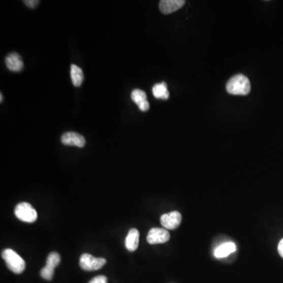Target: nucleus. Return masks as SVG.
<instances>
[{"mask_svg":"<svg viewBox=\"0 0 283 283\" xmlns=\"http://www.w3.org/2000/svg\"><path fill=\"white\" fill-rule=\"evenodd\" d=\"M226 89L229 94L234 96H246L250 92V81L245 75H235L228 80Z\"/></svg>","mask_w":283,"mask_h":283,"instance_id":"f257e3e1","label":"nucleus"},{"mask_svg":"<svg viewBox=\"0 0 283 283\" xmlns=\"http://www.w3.org/2000/svg\"><path fill=\"white\" fill-rule=\"evenodd\" d=\"M3 259L5 261L7 268L15 274H21L25 269V262L15 251L6 248L2 253Z\"/></svg>","mask_w":283,"mask_h":283,"instance_id":"f03ea898","label":"nucleus"},{"mask_svg":"<svg viewBox=\"0 0 283 283\" xmlns=\"http://www.w3.org/2000/svg\"><path fill=\"white\" fill-rule=\"evenodd\" d=\"M14 214L18 219L28 224L34 223L37 219V211L27 202H21L16 205Z\"/></svg>","mask_w":283,"mask_h":283,"instance_id":"7ed1b4c3","label":"nucleus"},{"mask_svg":"<svg viewBox=\"0 0 283 283\" xmlns=\"http://www.w3.org/2000/svg\"><path fill=\"white\" fill-rule=\"evenodd\" d=\"M106 264V260L103 257H95L88 254H82L80 258V266L84 271H97L101 269Z\"/></svg>","mask_w":283,"mask_h":283,"instance_id":"20e7f679","label":"nucleus"},{"mask_svg":"<svg viewBox=\"0 0 283 283\" xmlns=\"http://www.w3.org/2000/svg\"><path fill=\"white\" fill-rule=\"evenodd\" d=\"M170 239V234L166 229L163 228H153L149 230L146 240L150 245L163 244Z\"/></svg>","mask_w":283,"mask_h":283,"instance_id":"39448f33","label":"nucleus"},{"mask_svg":"<svg viewBox=\"0 0 283 283\" xmlns=\"http://www.w3.org/2000/svg\"><path fill=\"white\" fill-rule=\"evenodd\" d=\"M161 224L166 230H175L180 225L182 215L177 211L163 214L161 216Z\"/></svg>","mask_w":283,"mask_h":283,"instance_id":"423d86ee","label":"nucleus"},{"mask_svg":"<svg viewBox=\"0 0 283 283\" xmlns=\"http://www.w3.org/2000/svg\"><path fill=\"white\" fill-rule=\"evenodd\" d=\"M61 143L66 146H77L84 147L86 144V140L84 136L74 132H66L61 138Z\"/></svg>","mask_w":283,"mask_h":283,"instance_id":"0eeeda50","label":"nucleus"},{"mask_svg":"<svg viewBox=\"0 0 283 283\" xmlns=\"http://www.w3.org/2000/svg\"><path fill=\"white\" fill-rule=\"evenodd\" d=\"M5 64L7 69L11 72L18 73L24 68V63L22 58L17 53H11L6 57Z\"/></svg>","mask_w":283,"mask_h":283,"instance_id":"6e6552de","label":"nucleus"},{"mask_svg":"<svg viewBox=\"0 0 283 283\" xmlns=\"http://www.w3.org/2000/svg\"><path fill=\"white\" fill-rule=\"evenodd\" d=\"M185 3L184 0H162L159 4V9L162 14H172L180 9Z\"/></svg>","mask_w":283,"mask_h":283,"instance_id":"1a4fd4ad","label":"nucleus"},{"mask_svg":"<svg viewBox=\"0 0 283 283\" xmlns=\"http://www.w3.org/2000/svg\"><path fill=\"white\" fill-rule=\"evenodd\" d=\"M236 245L232 241H227L218 245L214 249L213 254L216 258H225L228 257L230 254H233L236 251Z\"/></svg>","mask_w":283,"mask_h":283,"instance_id":"9d476101","label":"nucleus"},{"mask_svg":"<svg viewBox=\"0 0 283 283\" xmlns=\"http://www.w3.org/2000/svg\"><path fill=\"white\" fill-rule=\"evenodd\" d=\"M139 232L136 228H132L128 233L125 239V246L128 250L134 252L139 247Z\"/></svg>","mask_w":283,"mask_h":283,"instance_id":"9b49d317","label":"nucleus"},{"mask_svg":"<svg viewBox=\"0 0 283 283\" xmlns=\"http://www.w3.org/2000/svg\"><path fill=\"white\" fill-rule=\"evenodd\" d=\"M70 75H71V80L73 85L75 87H80L84 81V73L82 71L81 69L76 65L72 64Z\"/></svg>","mask_w":283,"mask_h":283,"instance_id":"f8f14e48","label":"nucleus"},{"mask_svg":"<svg viewBox=\"0 0 283 283\" xmlns=\"http://www.w3.org/2000/svg\"><path fill=\"white\" fill-rule=\"evenodd\" d=\"M153 96L158 99H169V92L168 90L167 84L165 82H162L161 84H155L152 89Z\"/></svg>","mask_w":283,"mask_h":283,"instance_id":"ddd939ff","label":"nucleus"},{"mask_svg":"<svg viewBox=\"0 0 283 283\" xmlns=\"http://www.w3.org/2000/svg\"><path fill=\"white\" fill-rule=\"evenodd\" d=\"M131 98H132V101L134 102L138 106L147 101V96H146V92L143 90H139V89H136V90H133L132 95H131Z\"/></svg>","mask_w":283,"mask_h":283,"instance_id":"4468645a","label":"nucleus"},{"mask_svg":"<svg viewBox=\"0 0 283 283\" xmlns=\"http://www.w3.org/2000/svg\"><path fill=\"white\" fill-rule=\"evenodd\" d=\"M60 261H61V257H60L59 254L56 252H52L49 254L48 257H47L46 266L50 269L54 271L56 267L60 264Z\"/></svg>","mask_w":283,"mask_h":283,"instance_id":"2eb2a0df","label":"nucleus"},{"mask_svg":"<svg viewBox=\"0 0 283 283\" xmlns=\"http://www.w3.org/2000/svg\"><path fill=\"white\" fill-rule=\"evenodd\" d=\"M54 270L50 269V268H47V266H45L40 271V276L42 277L44 279L51 281L53 278V276H54Z\"/></svg>","mask_w":283,"mask_h":283,"instance_id":"dca6fc26","label":"nucleus"},{"mask_svg":"<svg viewBox=\"0 0 283 283\" xmlns=\"http://www.w3.org/2000/svg\"><path fill=\"white\" fill-rule=\"evenodd\" d=\"M23 3L30 9H34L40 4V1H38V0H24Z\"/></svg>","mask_w":283,"mask_h":283,"instance_id":"f3484780","label":"nucleus"},{"mask_svg":"<svg viewBox=\"0 0 283 283\" xmlns=\"http://www.w3.org/2000/svg\"><path fill=\"white\" fill-rule=\"evenodd\" d=\"M88 283H107V278L104 275H99L95 277Z\"/></svg>","mask_w":283,"mask_h":283,"instance_id":"a211bd4d","label":"nucleus"},{"mask_svg":"<svg viewBox=\"0 0 283 283\" xmlns=\"http://www.w3.org/2000/svg\"><path fill=\"white\" fill-rule=\"evenodd\" d=\"M278 251L279 255L283 258V238L279 241V243H278Z\"/></svg>","mask_w":283,"mask_h":283,"instance_id":"6ab92c4d","label":"nucleus"},{"mask_svg":"<svg viewBox=\"0 0 283 283\" xmlns=\"http://www.w3.org/2000/svg\"><path fill=\"white\" fill-rule=\"evenodd\" d=\"M3 101H4V96H3V94L1 93V94H0V102L3 103Z\"/></svg>","mask_w":283,"mask_h":283,"instance_id":"aec40b11","label":"nucleus"}]
</instances>
